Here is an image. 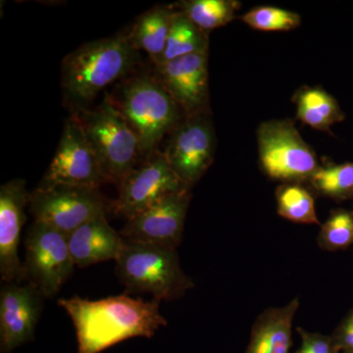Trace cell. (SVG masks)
<instances>
[{
    "label": "cell",
    "mask_w": 353,
    "mask_h": 353,
    "mask_svg": "<svg viewBox=\"0 0 353 353\" xmlns=\"http://www.w3.org/2000/svg\"><path fill=\"white\" fill-rule=\"evenodd\" d=\"M159 303L126 294L99 301L79 296L58 301L75 326L77 353H101L128 339L152 338L168 324L160 314Z\"/></svg>",
    "instance_id": "1"
},
{
    "label": "cell",
    "mask_w": 353,
    "mask_h": 353,
    "mask_svg": "<svg viewBox=\"0 0 353 353\" xmlns=\"http://www.w3.org/2000/svg\"><path fill=\"white\" fill-rule=\"evenodd\" d=\"M139 61V51L126 34L82 44L62 63L64 94L83 108L104 88L127 76Z\"/></svg>",
    "instance_id": "2"
},
{
    "label": "cell",
    "mask_w": 353,
    "mask_h": 353,
    "mask_svg": "<svg viewBox=\"0 0 353 353\" xmlns=\"http://www.w3.org/2000/svg\"><path fill=\"white\" fill-rule=\"evenodd\" d=\"M94 150L106 183L119 187L137 167L139 139L113 99L106 94L92 109L78 108L74 115Z\"/></svg>",
    "instance_id": "3"
},
{
    "label": "cell",
    "mask_w": 353,
    "mask_h": 353,
    "mask_svg": "<svg viewBox=\"0 0 353 353\" xmlns=\"http://www.w3.org/2000/svg\"><path fill=\"white\" fill-rule=\"evenodd\" d=\"M116 273L128 292H145L157 301H175L194 288L174 248L125 241Z\"/></svg>",
    "instance_id": "4"
},
{
    "label": "cell",
    "mask_w": 353,
    "mask_h": 353,
    "mask_svg": "<svg viewBox=\"0 0 353 353\" xmlns=\"http://www.w3.org/2000/svg\"><path fill=\"white\" fill-rule=\"evenodd\" d=\"M113 101L136 134L141 155L146 159L180 124V106L155 77L131 79L123 85L118 99Z\"/></svg>",
    "instance_id": "5"
},
{
    "label": "cell",
    "mask_w": 353,
    "mask_h": 353,
    "mask_svg": "<svg viewBox=\"0 0 353 353\" xmlns=\"http://www.w3.org/2000/svg\"><path fill=\"white\" fill-rule=\"evenodd\" d=\"M260 163L273 180L299 183L310 180L319 168L312 148L292 121H268L257 131Z\"/></svg>",
    "instance_id": "6"
},
{
    "label": "cell",
    "mask_w": 353,
    "mask_h": 353,
    "mask_svg": "<svg viewBox=\"0 0 353 353\" xmlns=\"http://www.w3.org/2000/svg\"><path fill=\"white\" fill-rule=\"evenodd\" d=\"M34 222L70 236L88 221L105 215V202L99 190L39 183L30 194Z\"/></svg>",
    "instance_id": "7"
},
{
    "label": "cell",
    "mask_w": 353,
    "mask_h": 353,
    "mask_svg": "<svg viewBox=\"0 0 353 353\" xmlns=\"http://www.w3.org/2000/svg\"><path fill=\"white\" fill-rule=\"evenodd\" d=\"M25 248L26 280L43 297L57 296L75 266L68 236L53 228L34 222L26 236Z\"/></svg>",
    "instance_id": "8"
},
{
    "label": "cell",
    "mask_w": 353,
    "mask_h": 353,
    "mask_svg": "<svg viewBox=\"0 0 353 353\" xmlns=\"http://www.w3.org/2000/svg\"><path fill=\"white\" fill-rule=\"evenodd\" d=\"M94 150L74 116L65 122L57 152L41 185L99 190L105 183Z\"/></svg>",
    "instance_id": "9"
},
{
    "label": "cell",
    "mask_w": 353,
    "mask_h": 353,
    "mask_svg": "<svg viewBox=\"0 0 353 353\" xmlns=\"http://www.w3.org/2000/svg\"><path fill=\"white\" fill-rule=\"evenodd\" d=\"M118 188L113 210L127 220L166 196L190 190L176 175L164 153L157 152L136 167Z\"/></svg>",
    "instance_id": "10"
},
{
    "label": "cell",
    "mask_w": 353,
    "mask_h": 353,
    "mask_svg": "<svg viewBox=\"0 0 353 353\" xmlns=\"http://www.w3.org/2000/svg\"><path fill=\"white\" fill-rule=\"evenodd\" d=\"M214 152L212 123L201 113L187 116L176 127L164 155L178 178L190 189L208 171Z\"/></svg>",
    "instance_id": "11"
},
{
    "label": "cell",
    "mask_w": 353,
    "mask_h": 353,
    "mask_svg": "<svg viewBox=\"0 0 353 353\" xmlns=\"http://www.w3.org/2000/svg\"><path fill=\"white\" fill-rule=\"evenodd\" d=\"M190 199V190L165 197L128 219L121 236L127 241L176 250L182 240Z\"/></svg>",
    "instance_id": "12"
},
{
    "label": "cell",
    "mask_w": 353,
    "mask_h": 353,
    "mask_svg": "<svg viewBox=\"0 0 353 353\" xmlns=\"http://www.w3.org/2000/svg\"><path fill=\"white\" fill-rule=\"evenodd\" d=\"M43 294L32 285L6 283L0 292V352L10 353L34 340Z\"/></svg>",
    "instance_id": "13"
},
{
    "label": "cell",
    "mask_w": 353,
    "mask_h": 353,
    "mask_svg": "<svg viewBox=\"0 0 353 353\" xmlns=\"http://www.w3.org/2000/svg\"><path fill=\"white\" fill-rule=\"evenodd\" d=\"M29 201L24 180L16 179L0 188V274L6 283L26 280L18 248Z\"/></svg>",
    "instance_id": "14"
},
{
    "label": "cell",
    "mask_w": 353,
    "mask_h": 353,
    "mask_svg": "<svg viewBox=\"0 0 353 353\" xmlns=\"http://www.w3.org/2000/svg\"><path fill=\"white\" fill-rule=\"evenodd\" d=\"M155 78L187 116L204 113L208 101V54L194 53L157 65Z\"/></svg>",
    "instance_id": "15"
},
{
    "label": "cell",
    "mask_w": 353,
    "mask_h": 353,
    "mask_svg": "<svg viewBox=\"0 0 353 353\" xmlns=\"http://www.w3.org/2000/svg\"><path fill=\"white\" fill-rule=\"evenodd\" d=\"M70 252L80 268L117 260L125 240L109 225L106 215L88 221L68 236Z\"/></svg>",
    "instance_id": "16"
},
{
    "label": "cell",
    "mask_w": 353,
    "mask_h": 353,
    "mask_svg": "<svg viewBox=\"0 0 353 353\" xmlns=\"http://www.w3.org/2000/svg\"><path fill=\"white\" fill-rule=\"evenodd\" d=\"M297 297L282 307L263 311L253 325L245 353H290Z\"/></svg>",
    "instance_id": "17"
},
{
    "label": "cell",
    "mask_w": 353,
    "mask_h": 353,
    "mask_svg": "<svg viewBox=\"0 0 353 353\" xmlns=\"http://www.w3.org/2000/svg\"><path fill=\"white\" fill-rule=\"evenodd\" d=\"M175 11L158 6L141 16L128 34L137 50H145L157 64L163 55Z\"/></svg>",
    "instance_id": "18"
},
{
    "label": "cell",
    "mask_w": 353,
    "mask_h": 353,
    "mask_svg": "<svg viewBox=\"0 0 353 353\" xmlns=\"http://www.w3.org/2000/svg\"><path fill=\"white\" fill-rule=\"evenodd\" d=\"M297 119L318 130L329 131L330 128L345 119L336 99L320 88L304 87L294 95Z\"/></svg>",
    "instance_id": "19"
},
{
    "label": "cell",
    "mask_w": 353,
    "mask_h": 353,
    "mask_svg": "<svg viewBox=\"0 0 353 353\" xmlns=\"http://www.w3.org/2000/svg\"><path fill=\"white\" fill-rule=\"evenodd\" d=\"M208 51L206 32L196 27L185 14L175 11L163 55L155 65L166 63L194 53H208Z\"/></svg>",
    "instance_id": "20"
},
{
    "label": "cell",
    "mask_w": 353,
    "mask_h": 353,
    "mask_svg": "<svg viewBox=\"0 0 353 353\" xmlns=\"http://www.w3.org/2000/svg\"><path fill=\"white\" fill-rule=\"evenodd\" d=\"M196 27L203 32L223 27L234 20L240 2L232 0H190L179 6Z\"/></svg>",
    "instance_id": "21"
},
{
    "label": "cell",
    "mask_w": 353,
    "mask_h": 353,
    "mask_svg": "<svg viewBox=\"0 0 353 353\" xmlns=\"http://www.w3.org/2000/svg\"><path fill=\"white\" fill-rule=\"evenodd\" d=\"M276 197L281 217L299 224L320 225L316 215L314 199L299 183L280 185L276 192Z\"/></svg>",
    "instance_id": "22"
},
{
    "label": "cell",
    "mask_w": 353,
    "mask_h": 353,
    "mask_svg": "<svg viewBox=\"0 0 353 353\" xmlns=\"http://www.w3.org/2000/svg\"><path fill=\"white\" fill-rule=\"evenodd\" d=\"M309 181L323 196L350 199L353 197V162L319 167Z\"/></svg>",
    "instance_id": "23"
},
{
    "label": "cell",
    "mask_w": 353,
    "mask_h": 353,
    "mask_svg": "<svg viewBox=\"0 0 353 353\" xmlns=\"http://www.w3.org/2000/svg\"><path fill=\"white\" fill-rule=\"evenodd\" d=\"M241 20L250 28L263 32H288L301 25L299 14L274 6H259L246 12Z\"/></svg>",
    "instance_id": "24"
},
{
    "label": "cell",
    "mask_w": 353,
    "mask_h": 353,
    "mask_svg": "<svg viewBox=\"0 0 353 353\" xmlns=\"http://www.w3.org/2000/svg\"><path fill=\"white\" fill-rule=\"evenodd\" d=\"M318 245L323 250H345L353 245V212L334 211L328 220L322 225L318 238Z\"/></svg>",
    "instance_id": "25"
},
{
    "label": "cell",
    "mask_w": 353,
    "mask_h": 353,
    "mask_svg": "<svg viewBox=\"0 0 353 353\" xmlns=\"http://www.w3.org/2000/svg\"><path fill=\"white\" fill-rule=\"evenodd\" d=\"M301 336V347L294 353H341L334 345L333 336L319 333H310L297 329Z\"/></svg>",
    "instance_id": "26"
},
{
    "label": "cell",
    "mask_w": 353,
    "mask_h": 353,
    "mask_svg": "<svg viewBox=\"0 0 353 353\" xmlns=\"http://www.w3.org/2000/svg\"><path fill=\"white\" fill-rule=\"evenodd\" d=\"M340 352L353 353V309L332 334Z\"/></svg>",
    "instance_id": "27"
},
{
    "label": "cell",
    "mask_w": 353,
    "mask_h": 353,
    "mask_svg": "<svg viewBox=\"0 0 353 353\" xmlns=\"http://www.w3.org/2000/svg\"><path fill=\"white\" fill-rule=\"evenodd\" d=\"M341 353H350V352H341Z\"/></svg>",
    "instance_id": "28"
}]
</instances>
